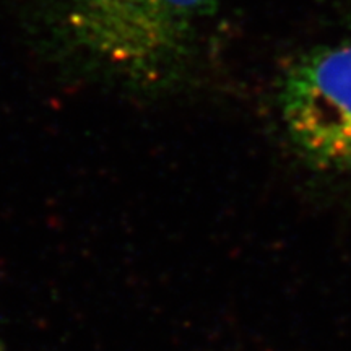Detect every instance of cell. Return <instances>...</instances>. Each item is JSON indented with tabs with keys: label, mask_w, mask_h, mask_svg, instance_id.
I'll return each mask as SVG.
<instances>
[{
	"label": "cell",
	"mask_w": 351,
	"mask_h": 351,
	"mask_svg": "<svg viewBox=\"0 0 351 351\" xmlns=\"http://www.w3.org/2000/svg\"><path fill=\"white\" fill-rule=\"evenodd\" d=\"M217 0H32L39 59L75 85L138 96L178 90L200 59Z\"/></svg>",
	"instance_id": "1"
},
{
	"label": "cell",
	"mask_w": 351,
	"mask_h": 351,
	"mask_svg": "<svg viewBox=\"0 0 351 351\" xmlns=\"http://www.w3.org/2000/svg\"><path fill=\"white\" fill-rule=\"evenodd\" d=\"M276 101L301 156L322 169L351 168V41L293 60L280 78Z\"/></svg>",
	"instance_id": "2"
}]
</instances>
